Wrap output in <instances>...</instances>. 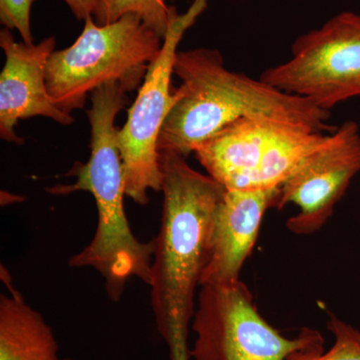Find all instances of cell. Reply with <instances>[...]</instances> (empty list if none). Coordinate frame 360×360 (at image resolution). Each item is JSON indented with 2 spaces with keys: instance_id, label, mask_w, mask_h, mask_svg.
Here are the masks:
<instances>
[{
  "instance_id": "e0dca14e",
  "label": "cell",
  "mask_w": 360,
  "mask_h": 360,
  "mask_svg": "<svg viewBox=\"0 0 360 360\" xmlns=\"http://www.w3.org/2000/svg\"><path fill=\"white\" fill-rule=\"evenodd\" d=\"M63 360H73V359H63Z\"/></svg>"
},
{
  "instance_id": "5bb4252c",
  "label": "cell",
  "mask_w": 360,
  "mask_h": 360,
  "mask_svg": "<svg viewBox=\"0 0 360 360\" xmlns=\"http://www.w3.org/2000/svg\"><path fill=\"white\" fill-rule=\"evenodd\" d=\"M326 326L335 338L328 350L324 345L298 350L288 360H360V330L333 314Z\"/></svg>"
},
{
  "instance_id": "7a4b0ae2",
  "label": "cell",
  "mask_w": 360,
  "mask_h": 360,
  "mask_svg": "<svg viewBox=\"0 0 360 360\" xmlns=\"http://www.w3.org/2000/svg\"><path fill=\"white\" fill-rule=\"evenodd\" d=\"M174 75L179 78L175 103L158 139V150L188 156L220 130L243 118L271 117L309 125L319 132H333L330 111L303 97L286 94L233 72L224 65L217 49L179 51Z\"/></svg>"
},
{
  "instance_id": "52a82bcc",
  "label": "cell",
  "mask_w": 360,
  "mask_h": 360,
  "mask_svg": "<svg viewBox=\"0 0 360 360\" xmlns=\"http://www.w3.org/2000/svg\"><path fill=\"white\" fill-rule=\"evenodd\" d=\"M206 7L207 0H193L184 13H179L175 6L170 7L169 25L160 53L148 66L139 94L127 112V122L117 130L125 194L137 205H148V193L161 191L158 139L175 103L172 79L177 46Z\"/></svg>"
},
{
  "instance_id": "9c48e42d",
  "label": "cell",
  "mask_w": 360,
  "mask_h": 360,
  "mask_svg": "<svg viewBox=\"0 0 360 360\" xmlns=\"http://www.w3.org/2000/svg\"><path fill=\"white\" fill-rule=\"evenodd\" d=\"M359 172L360 130L356 122L348 120L330 132L281 186L276 208H298L286 222L288 229L300 236L319 231Z\"/></svg>"
},
{
  "instance_id": "4fadbf2b",
  "label": "cell",
  "mask_w": 360,
  "mask_h": 360,
  "mask_svg": "<svg viewBox=\"0 0 360 360\" xmlns=\"http://www.w3.org/2000/svg\"><path fill=\"white\" fill-rule=\"evenodd\" d=\"M170 7L165 0H101L94 18L97 25H104L134 13L163 39L169 25Z\"/></svg>"
},
{
  "instance_id": "277c9868",
  "label": "cell",
  "mask_w": 360,
  "mask_h": 360,
  "mask_svg": "<svg viewBox=\"0 0 360 360\" xmlns=\"http://www.w3.org/2000/svg\"><path fill=\"white\" fill-rule=\"evenodd\" d=\"M162 42L136 14L104 25L89 16L77 39L52 52L47 61L49 96L58 108L70 113L82 110L87 97L110 82H120L131 91L143 82Z\"/></svg>"
},
{
  "instance_id": "7c38bea8",
  "label": "cell",
  "mask_w": 360,
  "mask_h": 360,
  "mask_svg": "<svg viewBox=\"0 0 360 360\" xmlns=\"http://www.w3.org/2000/svg\"><path fill=\"white\" fill-rule=\"evenodd\" d=\"M9 295H0V360H63L58 343L44 316L4 277Z\"/></svg>"
},
{
  "instance_id": "2e32d148",
  "label": "cell",
  "mask_w": 360,
  "mask_h": 360,
  "mask_svg": "<svg viewBox=\"0 0 360 360\" xmlns=\"http://www.w3.org/2000/svg\"><path fill=\"white\" fill-rule=\"evenodd\" d=\"M77 20H85L94 16L101 0H63Z\"/></svg>"
},
{
  "instance_id": "8992f818",
  "label": "cell",
  "mask_w": 360,
  "mask_h": 360,
  "mask_svg": "<svg viewBox=\"0 0 360 360\" xmlns=\"http://www.w3.org/2000/svg\"><path fill=\"white\" fill-rule=\"evenodd\" d=\"M194 360H288L298 350L324 345L319 331L290 338L270 326L241 281L201 285L191 321Z\"/></svg>"
},
{
  "instance_id": "9a60e30c",
  "label": "cell",
  "mask_w": 360,
  "mask_h": 360,
  "mask_svg": "<svg viewBox=\"0 0 360 360\" xmlns=\"http://www.w3.org/2000/svg\"><path fill=\"white\" fill-rule=\"evenodd\" d=\"M37 0H0V22L7 30H18L21 39L27 44H33L30 27V11Z\"/></svg>"
},
{
  "instance_id": "8fae6325",
  "label": "cell",
  "mask_w": 360,
  "mask_h": 360,
  "mask_svg": "<svg viewBox=\"0 0 360 360\" xmlns=\"http://www.w3.org/2000/svg\"><path fill=\"white\" fill-rule=\"evenodd\" d=\"M279 191L281 187L260 191L225 189L213 215L200 286L240 281L241 269L257 243L265 212L276 207Z\"/></svg>"
},
{
  "instance_id": "5b68a950",
  "label": "cell",
  "mask_w": 360,
  "mask_h": 360,
  "mask_svg": "<svg viewBox=\"0 0 360 360\" xmlns=\"http://www.w3.org/2000/svg\"><path fill=\"white\" fill-rule=\"evenodd\" d=\"M328 135L271 117L243 118L194 150L206 172L227 191L279 188Z\"/></svg>"
},
{
  "instance_id": "ba28073f",
  "label": "cell",
  "mask_w": 360,
  "mask_h": 360,
  "mask_svg": "<svg viewBox=\"0 0 360 360\" xmlns=\"http://www.w3.org/2000/svg\"><path fill=\"white\" fill-rule=\"evenodd\" d=\"M259 79L330 111L360 96V14L341 13L296 39L291 58Z\"/></svg>"
},
{
  "instance_id": "30bf717a",
  "label": "cell",
  "mask_w": 360,
  "mask_h": 360,
  "mask_svg": "<svg viewBox=\"0 0 360 360\" xmlns=\"http://www.w3.org/2000/svg\"><path fill=\"white\" fill-rule=\"evenodd\" d=\"M56 40L49 37L37 44L14 39L13 32H0V47L6 63L0 75V137L9 143L22 144L15 132L21 120L44 116L63 125L75 122L70 113L61 110L49 96L46 65L56 49Z\"/></svg>"
},
{
  "instance_id": "6da1fadb",
  "label": "cell",
  "mask_w": 360,
  "mask_h": 360,
  "mask_svg": "<svg viewBox=\"0 0 360 360\" xmlns=\"http://www.w3.org/2000/svg\"><path fill=\"white\" fill-rule=\"evenodd\" d=\"M160 153L163 203L160 232L153 240L151 307L169 360H191L188 336L196 290L207 264L213 215L225 188L193 169L184 156Z\"/></svg>"
},
{
  "instance_id": "3957f363",
  "label": "cell",
  "mask_w": 360,
  "mask_h": 360,
  "mask_svg": "<svg viewBox=\"0 0 360 360\" xmlns=\"http://www.w3.org/2000/svg\"><path fill=\"white\" fill-rule=\"evenodd\" d=\"M127 92L120 82H110L90 94L89 160L73 167L75 184L51 188V193L59 195L87 191L94 196L96 233L89 245L70 257L68 265L96 269L105 281L108 297L115 302L122 298L129 279L150 283L153 257V240L141 243L135 238L125 214L124 174L115 122L127 103Z\"/></svg>"
}]
</instances>
